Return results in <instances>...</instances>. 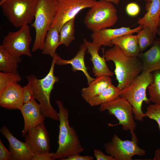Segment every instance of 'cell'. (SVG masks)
Masks as SVG:
<instances>
[{
	"instance_id": "obj_1",
	"label": "cell",
	"mask_w": 160,
	"mask_h": 160,
	"mask_svg": "<svg viewBox=\"0 0 160 160\" xmlns=\"http://www.w3.org/2000/svg\"><path fill=\"white\" fill-rule=\"evenodd\" d=\"M103 55L106 61H112L114 64L117 87L120 90L129 85L143 71L140 59L127 56L117 45L107 50Z\"/></svg>"
},
{
	"instance_id": "obj_2",
	"label": "cell",
	"mask_w": 160,
	"mask_h": 160,
	"mask_svg": "<svg viewBox=\"0 0 160 160\" xmlns=\"http://www.w3.org/2000/svg\"><path fill=\"white\" fill-rule=\"evenodd\" d=\"M55 102L58 107L60 124L58 148L55 153V160L63 159L83 152L84 149L81 143L75 129L70 125L68 110L60 100Z\"/></svg>"
},
{
	"instance_id": "obj_3",
	"label": "cell",
	"mask_w": 160,
	"mask_h": 160,
	"mask_svg": "<svg viewBox=\"0 0 160 160\" xmlns=\"http://www.w3.org/2000/svg\"><path fill=\"white\" fill-rule=\"evenodd\" d=\"M57 54L52 57L49 72L44 77L39 79L35 75L31 74L27 76L26 78L32 85L35 98L38 101L40 105L42 115L44 118L58 121V113L53 108L50 102V95L54 85L59 81V78L54 74Z\"/></svg>"
},
{
	"instance_id": "obj_4",
	"label": "cell",
	"mask_w": 160,
	"mask_h": 160,
	"mask_svg": "<svg viewBox=\"0 0 160 160\" xmlns=\"http://www.w3.org/2000/svg\"><path fill=\"white\" fill-rule=\"evenodd\" d=\"M152 73L143 72L128 86L120 91V96L127 101L132 107L135 119L142 121L146 117L142 110L143 103L150 102L146 96V91L148 86L153 81Z\"/></svg>"
},
{
	"instance_id": "obj_5",
	"label": "cell",
	"mask_w": 160,
	"mask_h": 160,
	"mask_svg": "<svg viewBox=\"0 0 160 160\" xmlns=\"http://www.w3.org/2000/svg\"><path fill=\"white\" fill-rule=\"evenodd\" d=\"M118 19L117 10L113 4L100 0L90 8L83 23L87 28L93 32L113 26Z\"/></svg>"
},
{
	"instance_id": "obj_6",
	"label": "cell",
	"mask_w": 160,
	"mask_h": 160,
	"mask_svg": "<svg viewBox=\"0 0 160 160\" xmlns=\"http://www.w3.org/2000/svg\"><path fill=\"white\" fill-rule=\"evenodd\" d=\"M57 3V0H37L34 21L31 25L36 32L33 52L43 49L46 34L55 16Z\"/></svg>"
},
{
	"instance_id": "obj_7",
	"label": "cell",
	"mask_w": 160,
	"mask_h": 160,
	"mask_svg": "<svg viewBox=\"0 0 160 160\" xmlns=\"http://www.w3.org/2000/svg\"><path fill=\"white\" fill-rule=\"evenodd\" d=\"M38 0H1L4 15L15 27L20 28L34 20Z\"/></svg>"
},
{
	"instance_id": "obj_8",
	"label": "cell",
	"mask_w": 160,
	"mask_h": 160,
	"mask_svg": "<svg viewBox=\"0 0 160 160\" xmlns=\"http://www.w3.org/2000/svg\"><path fill=\"white\" fill-rule=\"evenodd\" d=\"M130 133L132 136L131 140H122L114 134L111 141L104 145L106 153L115 160H132L134 156L145 155V151L138 145V138L134 132Z\"/></svg>"
},
{
	"instance_id": "obj_9",
	"label": "cell",
	"mask_w": 160,
	"mask_h": 160,
	"mask_svg": "<svg viewBox=\"0 0 160 160\" xmlns=\"http://www.w3.org/2000/svg\"><path fill=\"white\" fill-rule=\"evenodd\" d=\"M100 112L107 111L110 115H113L118 120L116 124H109L110 126L121 125L124 131L134 132L136 124L132 112V107L129 103L120 96L114 100L100 105Z\"/></svg>"
},
{
	"instance_id": "obj_10",
	"label": "cell",
	"mask_w": 160,
	"mask_h": 160,
	"mask_svg": "<svg viewBox=\"0 0 160 160\" xmlns=\"http://www.w3.org/2000/svg\"><path fill=\"white\" fill-rule=\"evenodd\" d=\"M32 41L30 27L25 25L17 31L10 32L4 38L1 45L12 56L31 57L30 45Z\"/></svg>"
},
{
	"instance_id": "obj_11",
	"label": "cell",
	"mask_w": 160,
	"mask_h": 160,
	"mask_svg": "<svg viewBox=\"0 0 160 160\" xmlns=\"http://www.w3.org/2000/svg\"><path fill=\"white\" fill-rule=\"evenodd\" d=\"M97 1L96 0H57L55 14L50 27H56L60 30L66 22L75 17L83 9L92 7Z\"/></svg>"
},
{
	"instance_id": "obj_12",
	"label": "cell",
	"mask_w": 160,
	"mask_h": 160,
	"mask_svg": "<svg viewBox=\"0 0 160 160\" xmlns=\"http://www.w3.org/2000/svg\"><path fill=\"white\" fill-rule=\"evenodd\" d=\"M25 137L24 142L34 154L50 152V138L44 122L29 129Z\"/></svg>"
},
{
	"instance_id": "obj_13",
	"label": "cell",
	"mask_w": 160,
	"mask_h": 160,
	"mask_svg": "<svg viewBox=\"0 0 160 160\" xmlns=\"http://www.w3.org/2000/svg\"><path fill=\"white\" fill-rule=\"evenodd\" d=\"M143 27V25H139L133 29L125 27L113 29L109 28L93 32L91 36L92 42L100 47L102 46L112 47L113 46L111 43L113 39L126 34L137 33Z\"/></svg>"
},
{
	"instance_id": "obj_14",
	"label": "cell",
	"mask_w": 160,
	"mask_h": 160,
	"mask_svg": "<svg viewBox=\"0 0 160 160\" xmlns=\"http://www.w3.org/2000/svg\"><path fill=\"white\" fill-rule=\"evenodd\" d=\"M24 120L22 135L25 137L28 131L36 125L44 122V117L41 112V106L35 99L23 104L19 109Z\"/></svg>"
},
{
	"instance_id": "obj_15",
	"label": "cell",
	"mask_w": 160,
	"mask_h": 160,
	"mask_svg": "<svg viewBox=\"0 0 160 160\" xmlns=\"http://www.w3.org/2000/svg\"><path fill=\"white\" fill-rule=\"evenodd\" d=\"M0 132L9 142V148L14 160H32L34 154L25 142L15 137L5 125L1 128Z\"/></svg>"
},
{
	"instance_id": "obj_16",
	"label": "cell",
	"mask_w": 160,
	"mask_h": 160,
	"mask_svg": "<svg viewBox=\"0 0 160 160\" xmlns=\"http://www.w3.org/2000/svg\"><path fill=\"white\" fill-rule=\"evenodd\" d=\"M146 2V12L138 19L139 25L149 27L156 36L158 28L160 27V0H144Z\"/></svg>"
},
{
	"instance_id": "obj_17",
	"label": "cell",
	"mask_w": 160,
	"mask_h": 160,
	"mask_svg": "<svg viewBox=\"0 0 160 160\" xmlns=\"http://www.w3.org/2000/svg\"><path fill=\"white\" fill-rule=\"evenodd\" d=\"M83 43L87 47V52L91 56L90 60L93 65L92 72L94 76L96 77L113 76L114 73L108 66L103 55L101 57L99 54L98 52L100 47L85 39H83Z\"/></svg>"
},
{
	"instance_id": "obj_18",
	"label": "cell",
	"mask_w": 160,
	"mask_h": 160,
	"mask_svg": "<svg viewBox=\"0 0 160 160\" xmlns=\"http://www.w3.org/2000/svg\"><path fill=\"white\" fill-rule=\"evenodd\" d=\"M22 88L18 83L12 84L0 93V106L8 109H19L23 104Z\"/></svg>"
},
{
	"instance_id": "obj_19",
	"label": "cell",
	"mask_w": 160,
	"mask_h": 160,
	"mask_svg": "<svg viewBox=\"0 0 160 160\" xmlns=\"http://www.w3.org/2000/svg\"><path fill=\"white\" fill-rule=\"evenodd\" d=\"M138 57L142 63L143 71L151 73L160 70V38L156 39L151 47L140 52Z\"/></svg>"
},
{
	"instance_id": "obj_20",
	"label": "cell",
	"mask_w": 160,
	"mask_h": 160,
	"mask_svg": "<svg viewBox=\"0 0 160 160\" xmlns=\"http://www.w3.org/2000/svg\"><path fill=\"white\" fill-rule=\"evenodd\" d=\"M87 47L84 44L80 45L79 49L76 55L72 59L69 60L62 59L57 54L55 65L63 66L67 64L71 65L72 70L74 72L81 71L85 76L87 79V84H89L95 79L91 77L87 71L88 68L85 64L84 57Z\"/></svg>"
},
{
	"instance_id": "obj_21",
	"label": "cell",
	"mask_w": 160,
	"mask_h": 160,
	"mask_svg": "<svg viewBox=\"0 0 160 160\" xmlns=\"http://www.w3.org/2000/svg\"><path fill=\"white\" fill-rule=\"evenodd\" d=\"M112 84L110 76H102L96 77L88 87L81 89V95L82 99L88 103Z\"/></svg>"
},
{
	"instance_id": "obj_22",
	"label": "cell",
	"mask_w": 160,
	"mask_h": 160,
	"mask_svg": "<svg viewBox=\"0 0 160 160\" xmlns=\"http://www.w3.org/2000/svg\"><path fill=\"white\" fill-rule=\"evenodd\" d=\"M127 34L115 38L111 41L113 45L118 46L127 56L137 57L140 52L137 35Z\"/></svg>"
},
{
	"instance_id": "obj_23",
	"label": "cell",
	"mask_w": 160,
	"mask_h": 160,
	"mask_svg": "<svg viewBox=\"0 0 160 160\" xmlns=\"http://www.w3.org/2000/svg\"><path fill=\"white\" fill-rule=\"evenodd\" d=\"M60 30L57 27H50L46 34L42 53L53 57L56 53L59 45Z\"/></svg>"
},
{
	"instance_id": "obj_24",
	"label": "cell",
	"mask_w": 160,
	"mask_h": 160,
	"mask_svg": "<svg viewBox=\"0 0 160 160\" xmlns=\"http://www.w3.org/2000/svg\"><path fill=\"white\" fill-rule=\"evenodd\" d=\"M20 57L14 56L0 46V71L6 72L18 73V64L22 61Z\"/></svg>"
},
{
	"instance_id": "obj_25",
	"label": "cell",
	"mask_w": 160,
	"mask_h": 160,
	"mask_svg": "<svg viewBox=\"0 0 160 160\" xmlns=\"http://www.w3.org/2000/svg\"><path fill=\"white\" fill-rule=\"evenodd\" d=\"M120 90L117 86L111 84L100 94L92 99L88 102L91 106L100 105L109 102L120 96Z\"/></svg>"
},
{
	"instance_id": "obj_26",
	"label": "cell",
	"mask_w": 160,
	"mask_h": 160,
	"mask_svg": "<svg viewBox=\"0 0 160 160\" xmlns=\"http://www.w3.org/2000/svg\"><path fill=\"white\" fill-rule=\"evenodd\" d=\"M74 17L66 22L60 29L59 33V45L69 46L75 39Z\"/></svg>"
},
{
	"instance_id": "obj_27",
	"label": "cell",
	"mask_w": 160,
	"mask_h": 160,
	"mask_svg": "<svg viewBox=\"0 0 160 160\" xmlns=\"http://www.w3.org/2000/svg\"><path fill=\"white\" fill-rule=\"evenodd\" d=\"M140 52H143L153 44L156 36L148 27H144L137 35Z\"/></svg>"
},
{
	"instance_id": "obj_28",
	"label": "cell",
	"mask_w": 160,
	"mask_h": 160,
	"mask_svg": "<svg viewBox=\"0 0 160 160\" xmlns=\"http://www.w3.org/2000/svg\"><path fill=\"white\" fill-rule=\"evenodd\" d=\"M153 81L148 87L150 101L160 104V70L153 72Z\"/></svg>"
},
{
	"instance_id": "obj_29",
	"label": "cell",
	"mask_w": 160,
	"mask_h": 160,
	"mask_svg": "<svg viewBox=\"0 0 160 160\" xmlns=\"http://www.w3.org/2000/svg\"><path fill=\"white\" fill-rule=\"evenodd\" d=\"M22 79L18 73L0 72V93L9 85L18 83Z\"/></svg>"
},
{
	"instance_id": "obj_30",
	"label": "cell",
	"mask_w": 160,
	"mask_h": 160,
	"mask_svg": "<svg viewBox=\"0 0 160 160\" xmlns=\"http://www.w3.org/2000/svg\"><path fill=\"white\" fill-rule=\"evenodd\" d=\"M146 117L155 120L157 123L160 131V104H150L146 108Z\"/></svg>"
},
{
	"instance_id": "obj_31",
	"label": "cell",
	"mask_w": 160,
	"mask_h": 160,
	"mask_svg": "<svg viewBox=\"0 0 160 160\" xmlns=\"http://www.w3.org/2000/svg\"><path fill=\"white\" fill-rule=\"evenodd\" d=\"M22 95L23 104L28 103L36 99L33 87L31 83L28 84L22 88Z\"/></svg>"
},
{
	"instance_id": "obj_32",
	"label": "cell",
	"mask_w": 160,
	"mask_h": 160,
	"mask_svg": "<svg viewBox=\"0 0 160 160\" xmlns=\"http://www.w3.org/2000/svg\"><path fill=\"white\" fill-rule=\"evenodd\" d=\"M126 12L129 16L135 17L138 15L140 12V8L139 5L135 2L128 4L126 7Z\"/></svg>"
},
{
	"instance_id": "obj_33",
	"label": "cell",
	"mask_w": 160,
	"mask_h": 160,
	"mask_svg": "<svg viewBox=\"0 0 160 160\" xmlns=\"http://www.w3.org/2000/svg\"><path fill=\"white\" fill-rule=\"evenodd\" d=\"M0 160H14L10 151L6 148L0 140Z\"/></svg>"
},
{
	"instance_id": "obj_34",
	"label": "cell",
	"mask_w": 160,
	"mask_h": 160,
	"mask_svg": "<svg viewBox=\"0 0 160 160\" xmlns=\"http://www.w3.org/2000/svg\"><path fill=\"white\" fill-rule=\"evenodd\" d=\"M93 154L97 160H115L112 156L105 154L101 150L95 149L93 150Z\"/></svg>"
},
{
	"instance_id": "obj_35",
	"label": "cell",
	"mask_w": 160,
	"mask_h": 160,
	"mask_svg": "<svg viewBox=\"0 0 160 160\" xmlns=\"http://www.w3.org/2000/svg\"><path fill=\"white\" fill-rule=\"evenodd\" d=\"M55 153L49 152L39 154H34L32 160H55Z\"/></svg>"
},
{
	"instance_id": "obj_36",
	"label": "cell",
	"mask_w": 160,
	"mask_h": 160,
	"mask_svg": "<svg viewBox=\"0 0 160 160\" xmlns=\"http://www.w3.org/2000/svg\"><path fill=\"white\" fill-rule=\"evenodd\" d=\"M93 157L90 155L81 156L79 154H76L70 156L63 160H93Z\"/></svg>"
},
{
	"instance_id": "obj_37",
	"label": "cell",
	"mask_w": 160,
	"mask_h": 160,
	"mask_svg": "<svg viewBox=\"0 0 160 160\" xmlns=\"http://www.w3.org/2000/svg\"><path fill=\"white\" fill-rule=\"evenodd\" d=\"M152 160H160V148L156 149L154 152L153 158Z\"/></svg>"
},
{
	"instance_id": "obj_38",
	"label": "cell",
	"mask_w": 160,
	"mask_h": 160,
	"mask_svg": "<svg viewBox=\"0 0 160 160\" xmlns=\"http://www.w3.org/2000/svg\"><path fill=\"white\" fill-rule=\"evenodd\" d=\"M105 0L111 2L113 4H115L118 5V4L120 2V0Z\"/></svg>"
},
{
	"instance_id": "obj_39",
	"label": "cell",
	"mask_w": 160,
	"mask_h": 160,
	"mask_svg": "<svg viewBox=\"0 0 160 160\" xmlns=\"http://www.w3.org/2000/svg\"><path fill=\"white\" fill-rule=\"evenodd\" d=\"M156 34L159 36V38H160V27L158 28Z\"/></svg>"
},
{
	"instance_id": "obj_40",
	"label": "cell",
	"mask_w": 160,
	"mask_h": 160,
	"mask_svg": "<svg viewBox=\"0 0 160 160\" xmlns=\"http://www.w3.org/2000/svg\"></svg>"
}]
</instances>
